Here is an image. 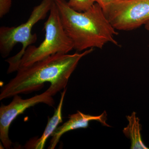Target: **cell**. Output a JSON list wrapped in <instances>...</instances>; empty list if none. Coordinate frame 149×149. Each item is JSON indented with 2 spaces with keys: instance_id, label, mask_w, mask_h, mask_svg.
I'll return each instance as SVG.
<instances>
[{
  "instance_id": "30bf717a",
  "label": "cell",
  "mask_w": 149,
  "mask_h": 149,
  "mask_svg": "<svg viewBox=\"0 0 149 149\" xmlns=\"http://www.w3.org/2000/svg\"><path fill=\"white\" fill-rule=\"evenodd\" d=\"M95 3V0H69L68 2V6L71 8L79 12L88 10Z\"/></svg>"
},
{
  "instance_id": "8fae6325",
  "label": "cell",
  "mask_w": 149,
  "mask_h": 149,
  "mask_svg": "<svg viewBox=\"0 0 149 149\" xmlns=\"http://www.w3.org/2000/svg\"><path fill=\"white\" fill-rule=\"evenodd\" d=\"M12 6V0H0V17L8 13Z\"/></svg>"
},
{
  "instance_id": "5b68a950",
  "label": "cell",
  "mask_w": 149,
  "mask_h": 149,
  "mask_svg": "<svg viewBox=\"0 0 149 149\" xmlns=\"http://www.w3.org/2000/svg\"><path fill=\"white\" fill-rule=\"evenodd\" d=\"M106 16L116 30L137 29L149 21V0H114Z\"/></svg>"
},
{
  "instance_id": "8992f818",
  "label": "cell",
  "mask_w": 149,
  "mask_h": 149,
  "mask_svg": "<svg viewBox=\"0 0 149 149\" xmlns=\"http://www.w3.org/2000/svg\"><path fill=\"white\" fill-rule=\"evenodd\" d=\"M52 93L49 89L39 95L27 99L22 98L18 95L14 96L13 100L7 105L0 107V139L4 148L10 149L12 143L9 137V130L12 123L19 115L27 109L40 103L53 107L55 102Z\"/></svg>"
},
{
  "instance_id": "9c48e42d",
  "label": "cell",
  "mask_w": 149,
  "mask_h": 149,
  "mask_svg": "<svg viewBox=\"0 0 149 149\" xmlns=\"http://www.w3.org/2000/svg\"><path fill=\"white\" fill-rule=\"evenodd\" d=\"M136 114L134 111L130 116H126L128 123L127 126L123 128V132L127 138L130 139V149H148L142 141L141 134L142 125Z\"/></svg>"
},
{
  "instance_id": "4fadbf2b",
  "label": "cell",
  "mask_w": 149,
  "mask_h": 149,
  "mask_svg": "<svg viewBox=\"0 0 149 149\" xmlns=\"http://www.w3.org/2000/svg\"><path fill=\"white\" fill-rule=\"evenodd\" d=\"M145 28L149 31V21L145 25Z\"/></svg>"
},
{
  "instance_id": "6da1fadb",
  "label": "cell",
  "mask_w": 149,
  "mask_h": 149,
  "mask_svg": "<svg viewBox=\"0 0 149 149\" xmlns=\"http://www.w3.org/2000/svg\"><path fill=\"white\" fill-rule=\"evenodd\" d=\"M93 51V48H91L82 53H58L28 66L19 68L16 76L2 88L0 100L39 91L46 83H50L48 89L54 96L66 88L70 77L80 59Z\"/></svg>"
},
{
  "instance_id": "7a4b0ae2",
  "label": "cell",
  "mask_w": 149,
  "mask_h": 149,
  "mask_svg": "<svg viewBox=\"0 0 149 149\" xmlns=\"http://www.w3.org/2000/svg\"><path fill=\"white\" fill-rule=\"evenodd\" d=\"M63 26L78 52L91 48L102 49L108 43L118 46L114 37L118 33L97 3L83 12L71 8L65 0H54Z\"/></svg>"
},
{
  "instance_id": "3957f363",
  "label": "cell",
  "mask_w": 149,
  "mask_h": 149,
  "mask_svg": "<svg viewBox=\"0 0 149 149\" xmlns=\"http://www.w3.org/2000/svg\"><path fill=\"white\" fill-rule=\"evenodd\" d=\"M54 2V0H42L34 8L25 23L17 27L2 26L0 28V53L3 58L8 56L17 44L22 45L18 53L6 61L9 64L8 74L16 71L19 61L27 48L36 42L37 35L32 33V28L38 22L46 18Z\"/></svg>"
},
{
  "instance_id": "52a82bcc",
  "label": "cell",
  "mask_w": 149,
  "mask_h": 149,
  "mask_svg": "<svg viewBox=\"0 0 149 149\" xmlns=\"http://www.w3.org/2000/svg\"><path fill=\"white\" fill-rule=\"evenodd\" d=\"M68 118L69 119L66 122L56 128L51 135L52 138L48 149H54L58 143L60 139L64 133L75 129L88 128L89 122L92 120H96L104 126L111 127L106 123L107 113L106 111H104L100 115L94 116L84 114L77 111L76 113L70 115Z\"/></svg>"
},
{
  "instance_id": "7c38bea8",
  "label": "cell",
  "mask_w": 149,
  "mask_h": 149,
  "mask_svg": "<svg viewBox=\"0 0 149 149\" xmlns=\"http://www.w3.org/2000/svg\"><path fill=\"white\" fill-rule=\"evenodd\" d=\"M95 3H97L104 13L106 16L114 0H95Z\"/></svg>"
},
{
  "instance_id": "ba28073f",
  "label": "cell",
  "mask_w": 149,
  "mask_h": 149,
  "mask_svg": "<svg viewBox=\"0 0 149 149\" xmlns=\"http://www.w3.org/2000/svg\"><path fill=\"white\" fill-rule=\"evenodd\" d=\"M66 88L61 93L59 103L52 117L49 118L47 124L42 135L39 139H34L29 141L26 145L27 148L42 149L45 148L47 139L51 136L59 124L63 121L62 112Z\"/></svg>"
},
{
  "instance_id": "277c9868",
  "label": "cell",
  "mask_w": 149,
  "mask_h": 149,
  "mask_svg": "<svg viewBox=\"0 0 149 149\" xmlns=\"http://www.w3.org/2000/svg\"><path fill=\"white\" fill-rule=\"evenodd\" d=\"M44 26L45 40L38 47L32 45L27 48L19 61L16 71L19 68L28 66L52 55L68 54L74 49L72 40L63 26L54 1Z\"/></svg>"
}]
</instances>
